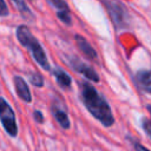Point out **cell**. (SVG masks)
<instances>
[{"mask_svg": "<svg viewBox=\"0 0 151 151\" xmlns=\"http://www.w3.org/2000/svg\"><path fill=\"white\" fill-rule=\"evenodd\" d=\"M117 31L126 29L130 25V14L119 0H101Z\"/></svg>", "mask_w": 151, "mask_h": 151, "instance_id": "3", "label": "cell"}, {"mask_svg": "<svg viewBox=\"0 0 151 151\" xmlns=\"http://www.w3.org/2000/svg\"><path fill=\"white\" fill-rule=\"evenodd\" d=\"M15 35H17V39L20 42V45L26 47L29 51V53L32 54L35 63L42 70L51 71V65H50L48 58L46 55V52L42 48L39 40L32 34L31 29L26 25H20L15 29Z\"/></svg>", "mask_w": 151, "mask_h": 151, "instance_id": "2", "label": "cell"}, {"mask_svg": "<svg viewBox=\"0 0 151 151\" xmlns=\"http://www.w3.org/2000/svg\"><path fill=\"white\" fill-rule=\"evenodd\" d=\"M9 14L8 6L5 0H0V17H7Z\"/></svg>", "mask_w": 151, "mask_h": 151, "instance_id": "14", "label": "cell"}, {"mask_svg": "<svg viewBox=\"0 0 151 151\" xmlns=\"http://www.w3.org/2000/svg\"><path fill=\"white\" fill-rule=\"evenodd\" d=\"M74 40L77 44V47L79 48V51L88 59L91 60H96L97 59V52L96 50L92 47V45L80 34H76L74 35Z\"/></svg>", "mask_w": 151, "mask_h": 151, "instance_id": "9", "label": "cell"}, {"mask_svg": "<svg viewBox=\"0 0 151 151\" xmlns=\"http://www.w3.org/2000/svg\"><path fill=\"white\" fill-rule=\"evenodd\" d=\"M0 122L9 137L15 138L18 136V125L14 110L4 97H0Z\"/></svg>", "mask_w": 151, "mask_h": 151, "instance_id": "4", "label": "cell"}, {"mask_svg": "<svg viewBox=\"0 0 151 151\" xmlns=\"http://www.w3.org/2000/svg\"><path fill=\"white\" fill-rule=\"evenodd\" d=\"M12 1L15 4V6H17V8H18V11L20 12V14H21L22 18L29 19V20L33 19V13H32L31 8L26 5L25 0H12Z\"/></svg>", "mask_w": 151, "mask_h": 151, "instance_id": "12", "label": "cell"}, {"mask_svg": "<svg viewBox=\"0 0 151 151\" xmlns=\"http://www.w3.org/2000/svg\"><path fill=\"white\" fill-rule=\"evenodd\" d=\"M51 72H52L53 77H54L55 81L58 83V85H59L61 88L68 90V88L71 87L72 78H71V76H70L66 71H64V70L60 68V67H54V68L51 70Z\"/></svg>", "mask_w": 151, "mask_h": 151, "instance_id": "11", "label": "cell"}, {"mask_svg": "<svg viewBox=\"0 0 151 151\" xmlns=\"http://www.w3.org/2000/svg\"><path fill=\"white\" fill-rule=\"evenodd\" d=\"M68 64L70 66L78 73L83 74L86 79H88L90 81H93V83H99L100 78H99V74L96 72V70L93 67H91L90 65H87L86 63H84L83 60H80L79 58L77 57H70L68 58Z\"/></svg>", "mask_w": 151, "mask_h": 151, "instance_id": "5", "label": "cell"}, {"mask_svg": "<svg viewBox=\"0 0 151 151\" xmlns=\"http://www.w3.org/2000/svg\"><path fill=\"white\" fill-rule=\"evenodd\" d=\"M13 83H14V88H15V92H17L18 97L22 101L29 104L32 101V94H31L29 87H28L27 83L25 81V79L21 76H14L13 77Z\"/></svg>", "mask_w": 151, "mask_h": 151, "instance_id": "7", "label": "cell"}, {"mask_svg": "<svg viewBox=\"0 0 151 151\" xmlns=\"http://www.w3.org/2000/svg\"><path fill=\"white\" fill-rule=\"evenodd\" d=\"M133 146L136 151H150L149 149H146L144 145H142L139 142H133Z\"/></svg>", "mask_w": 151, "mask_h": 151, "instance_id": "16", "label": "cell"}, {"mask_svg": "<svg viewBox=\"0 0 151 151\" xmlns=\"http://www.w3.org/2000/svg\"><path fill=\"white\" fill-rule=\"evenodd\" d=\"M33 118H34V120H35L38 124H42L44 120H45L44 114H42L39 110H34V111H33Z\"/></svg>", "mask_w": 151, "mask_h": 151, "instance_id": "15", "label": "cell"}, {"mask_svg": "<svg viewBox=\"0 0 151 151\" xmlns=\"http://www.w3.org/2000/svg\"><path fill=\"white\" fill-rule=\"evenodd\" d=\"M51 6H53L57 11V17L58 19L65 24L66 26L72 25V17H71V12L68 8V5L65 0H46Z\"/></svg>", "mask_w": 151, "mask_h": 151, "instance_id": "6", "label": "cell"}, {"mask_svg": "<svg viewBox=\"0 0 151 151\" xmlns=\"http://www.w3.org/2000/svg\"><path fill=\"white\" fill-rule=\"evenodd\" d=\"M51 111L55 118V120L58 122V124L64 129V130H68L71 127V120L66 113V110L64 109L63 105H59V104H53L51 106Z\"/></svg>", "mask_w": 151, "mask_h": 151, "instance_id": "8", "label": "cell"}, {"mask_svg": "<svg viewBox=\"0 0 151 151\" xmlns=\"http://www.w3.org/2000/svg\"><path fill=\"white\" fill-rule=\"evenodd\" d=\"M136 84L143 92L151 94V70L143 68V70L137 71Z\"/></svg>", "mask_w": 151, "mask_h": 151, "instance_id": "10", "label": "cell"}, {"mask_svg": "<svg viewBox=\"0 0 151 151\" xmlns=\"http://www.w3.org/2000/svg\"><path fill=\"white\" fill-rule=\"evenodd\" d=\"M143 127H144L145 132L147 133V136L151 138V126H150V124H149L147 122H144V123H143Z\"/></svg>", "mask_w": 151, "mask_h": 151, "instance_id": "17", "label": "cell"}, {"mask_svg": "<svg viewBox=\"0 0 151 151\" xmlns=\"http://www.w3.org/2000/svg\"><path fill=\"white\" fill-rule=\"evenodd\" d=\"M29 83L34 85L35 87H42L44 86V78L39 73H32L29 76Z\"/></svg>", "mask_w": 151, "mask_h": 151, "instance_id": "13", "label": "cell"}, {"mask_svg": "<svg viewBox=\"0 0 151 151\" xmlns=\"http://www.w3.org/2000/svg\"><path fill=\"white\" fill-rule=\"evenodd\" d=\"M80 98L86 110L103 126L109 127L114 123V117L109 101L90 83L83 81L80 85Z\"/></svg>", "mask_w": 151, "mask_h": 151, "instance_id": "1", "label": "cell"}]
</instances>
